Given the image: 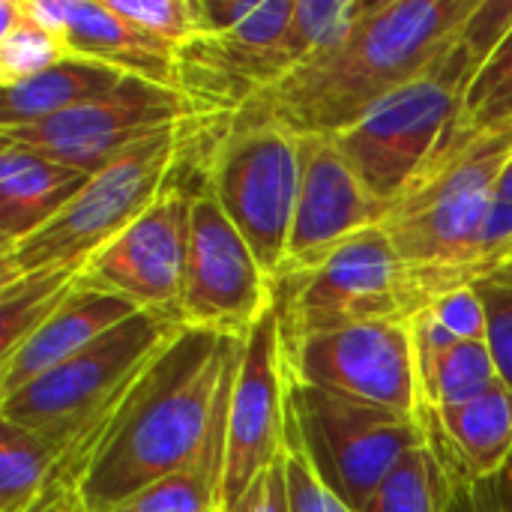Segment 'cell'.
Masks as SVG:
<instances>
[{
	"label": "cell",
	"mask_w": 512,
	"mask_h": 512,
	"mask_svg": "<svg viewBox=\"0 0 512 512\" xmlns=\"http://www.w3.org/2000/svg\"><path fill=\"white\" fill-rule=\"evenodd\" d=\"M69 57L66 42L27 12V0H0V90L36 78Z\"/></svg>",
	"instance_id": "cell-25"
},
{
	"label": "cell",
	"mask_w": 512,
	"mask_h": 512,
	"mask_svg": "<svg viewBox=\"0 0 512 512\" xmlns=\"http://www.w3.org/2000/svg\"><path fill=\"white\" fill-rule=\"evenodd\" d=\"M225 480V423L186 468L153 483L114 512H225L222 510Z\"/></svg>",
	"instance_id": "cell-24"
},
{
	"label": "cell",
	"mask_w": 512,
	"mask_h": 512,
	"mask_svg": "<svg viewBox=\"0 0 512 512\" xmlns=\"http://www.w3.org/2000/svg\"><path fill=\"white\" fill-rule=\"evenodd\" d=\"M510 156L512 126L486 135H450L378 222L399 258L417 270L432 303L492 273L480 234Z\"/></svg>",
	"instance_id": "cell-3"
},
{
	"label": "cell",
	"mask_w": 512,
	"mask_h": 512,
	"mask_svg": "<svg viewBox=\"0 0 512 512\" xmlns=\"http://www.w3.org/2000/svg\"><path fill=\"white\" fill-rule=\"evenodd\" d=\"M192 195L195 189L171 180L135 222L84 264L81 282L126 300L141 312L165 315L180 324Z\"/></svg>",
	"instance_id": "cell-14"
},
{
	"label": "cell",
	"mask_w": 512,
	"mask_h": 512,
	"mask_svg": "<svg viewBox=\"0 0 512 512\" xmlns=\"http://www.w3.org/2000/svg\"><path fill=\"white\" fill-rule=\"evenodd\" d=\"M285 357L294 381L381 405L420 426L432 414L414 321H375L318 333L285 345Z\"/></svg>",
	"instance_id": "cell-10"
},
{
	"label": "cell",
	"mask_w": 512,
	"mask_h": 512,
	"mask_svg": "<svg viewBox=\"0 0 512 512\" xmlns=\"http://www.w3.org/2000/svg\"><path fill=\"white\" fill-rule=\"evenodd\" d=\"M363 0H294V18L282 42L291 69L336 45L357 21Z\"/></svg>",
	"instance_id": "cell-28"
},
{
	"label": "cell",
	"mask_w": 512,
	"mask_h": 512,
	"mask_svg": "<svg viewBox=\"0 0 512 512\" xmlns=\"http://www.w3.org/2000/svg\"><path fill=\"white\" fill-rule=\"evenodd\" d=\"M432 414L477 477H498L507 471L512 456V390L507 384L498 381L480 399Z\"/></svg>",
	"instance_id": "cell-21"
},
{
	"label": "cell",
	"mask_w": 512,
	"mask_h": 512,
	"mask_svg": "<svg viewBox=\"0 0 512 512\" xmlns=\"http://www.w3.org/2000/svg\"><path fill=\"white\" fill-rule=\"evenodd\" d=\"M426 438L432 447L441 450L444 462H447V498H444V510L441 512H504L501 507V492H498V477H477L462 456L456 453V447L447 441V435L441 432L435 414H429L426 420Z\"/></svg>",
	"instance_id": "cell-30"
},
{
	"label": "cell",
	"mask_w": 512,
	"mask_h": 512,
	"mask_svg": "<svg viewBox=\"0 0 512 512\" xmlns=\"http://www.w3.org/2000/svg\"><path fill=\"white\" fill-rule=\"evenodd\" d=\"M27 12L57 33L72 57L177 90V48L126 21L108 0H27Z\"/></svg>",
	"instance_id": "cell-16"
},
{
	"label": "cell",
	"mask_w": 512,
	"mask_h": 512,
	"mask_svg": "<svg viewBox=\"0 0 512 512\" xmlns=\"http://www.w3.org/2000/svg\"><path fill=\"white\" fill-rule=\"evenodd\" d=\"M180 327L174 318L135 312L66 363L3 396L0 420L51 435L69 450L111 417L135 375Z\"/></svg>",
	"instance_id": "cell-6"
},
{
	"label": "cell",
	"mask_w": 512,
	"mask_h": 512,
	"mask_svg": "<svg viewBox=\"0 0 512 512\" xmlns=\"http://www.w3.org/2000/svg\"><path fill=\"white\" fill-rule=\"evenodd\" d=\"M126 21L150 33L153 39L183 48L201 36L195 0H108Z\"/></svg>",
	"instance_id": "cell-31"
},
{
	"label": "cell",
	"mask_w": 512,
	"mask_h": 512,
	"mask_svg": "<svg viewBox=\"0 0 512 512\" xmlns=\"http://www.w3.org/2000/svg\"><path fill=\"white\" fill-rule=\"evenodd\" d=\"M288 357L276 309L243 339L225 411V480L222 510L273 468L288 447Z\"/></svg>",
	"instance_id": "cell-13"
},
{
	"label": "cell",
	"mask_w": 512,
	"mask_h": 512,
	"mask_svg": "<svg viewBox=\"0 0 512 512\" xmlns=\"http://www.w3.org/2000/svg\"><path fill=\"white\" fill-rule=\"evenodd\" d=\"M189 120L192 111L180 90L141 78H126L117 90L51 120L0 129V138L84 174H96L150 135Z\"/></svg>",
	"instance_id": "cell-12"
},
{
	"label": "cell",
	"mask_w": 512,
	"mask_h": 512,
	"mask_svg": "<svg viewBox=\"0 0 512 512\" xmlns=\"http://www.w3.org/2000/svg\"><path fill=\"white\" fill-rule=\"evenodd\" d=\"M495 195L504 198V201H512V156L507 159V165H504V171H501V177L495 183Z\"/></svg>",
	"instance_id": "cell-38"
},
{
	"label": "cell",
	"mask_w": 512,
	"mask_h": 512,
	"mask_svg": "<svg viewBox=\"0 0 512 512\" xmlns=\"http://www.w3.org/2000/svg\"><path fill=\"white\" fill-rule=\"evenodd\" d=\"M228 512H291L288 480H285V456L273 468H267Z\"/></svg>",
	"instance_id": "cell-35"
},
{
	"label": "cell",
	"mask_w": 512,
	"mask_h": 512,
	"mask_svg": "<svg viewBox=\"0 0 512 512\" xmlns=\"http://www.w3.org/2000/svg\"><path fill=\"white\" fill-rule=\"evenodd\" d=\"M258 0H195L201 36H219L240 27L252 12Z\"/></svg>",
	"instance_id": "cell-36"
},
{
	"label": "cell",
	"mask_w": 512,
	"mask_h": 512,
	"mask_svg": "<svg viewBox=\"0 0 512 512\" xmlns=\"http://www.w3.org/2000/svg\"><path fill=\"white\" fill-rule=\"evenodd\" d=\"M192 138V135H189ZM207 141L204 189L219 201L234 228L246 237L261 267L276 276L288 261L300 138L279 126H231Z\"/></svg>",
	"instance_id": "cell-8"
},
{
	"label": "cell",
	"mask_w": 512,
	"mask_h": 512,
	"mask_svg": "<svg viewBox=\"0 0 512 512\" xmlns=\"http://www.w3.org/2000/svg\"><path fill=\"white\" fill-rule=\"evenodd\" d=\"M186 123L168 126L102 171L33 237L0 252V285L21 273L81 267L135 222L174 180L186 153Z\"/></svg>",
	"instance_id": "cell-5"
},
{
	"label": "cell",
	"mask_w": 512,
	"mask_h": 512,
	"mask_svg": "<svg viewBox=\"0 0 512 512\" xmlns=\"http://www.w3.org/2000/svg\"><path fill=\"white\" fill-rule=\"evenodd\" d=\"M486 309V345L501 384L512 390V261L474 282Z\"/></svg>",
	"instance_id": "cell-32"
},
{
	"label": "cell",
	"mask_w": 512,
	"mask_h": 512,
	"mask_svg": "<svg viewBox=\"0 0 512 512\" xmlns=\"http://www.w3.org/2000/svg\"><path fill=\"white\" fill-rule=\"evenodd\" d=\"M512 126V30L471 78L453 135H486Z\"/></svg>",
	"instance_id": "cell-27"
},
{
	"label": "cell",
	"mask_w": 512,
	"mask_h": 512,
	"mask_svg": "<svg viewBox=\"0 0 512 512\" xmlns=\"http://www.w3.org/2000/svg\"><path fill=\"white\" fill-rule=\"evenodd\" d=\"M447 462L438 447L411 450L372 492L360 512H441L447 498Z\"/></svg>",
	"instance_id": "cell-26"
},
{
	"label": "cell",
	"mask_w": 512,
	"mask_h": 512,
	"mask_svg": "<svg viewBox=\"0 0 512 512\" xmlns=\"http://www.w3.org/2000/svg\"><path fill=\"white\" fill-rule=\"evenodd\" d=\"M273 309V276L219 201L192 195V231L180 297V324L243 339Z\"/></svg>",
	"instance_id": "cell-11"
},
{
	"label": "cell",
	"mask_w": 512,
	"mask_h": 512,
	"mask_svg": "<svg viewBox=\"0 0 512 512\" xmlns=\"http://www.w3.org/2000/svg\"><path fill=\"white\" fill-rule=\"evenodd\" d=\"M512 30V0H477L474 12L462 24L459 36L450 45V57L468 75V81L480 72V66L498 51V45Z\"/></svg>",
	"instance_id": "cell-29"
},
{
	"label": "cell",
	"mask_w": 512,
	"mask_h": 512,
	"mask_svg": "<svg viewBox=\"0 0 512 512\" xmlns=\"http://www.w3.org/2000/svg\"><path fill=\"white\" fill-rule=\"evenodd\" d=\"M474 6L477 0H363L357 21L336 45L294 66L222 129L267 123L297 138H336L429 75Z\"/></svg>",
	"instance_id": "cell-1"
},
{
	"label": "cell",
	"mask_w": 512,
	"mask_h": 512,
	"mask_svg": "<svg viewBox=\"0 0 512 512\" xmlns=\"http://www.w3.org/2000/svg\"><path fill=\"white\" fill-rule=\"evenodd\" d=\"M384 207L363 186L333 138H300V183L285 270L324 261L351 237L375 228ZM276 273V276H279Z\"/></svg>",
	"instance_id": "cell-15"
},
{
	"label": "cell",
	"mask_w": 512,
	"mask_h": 512,
	"mask_svg": "<svg viewBox=\"0 0 512 512\" xmlns=\"http://www.w3.org/2000/svg\"><path fill=\"white\" fill-rule=\"evenodd\" d=\"M87 180L78 168L0 138V252L42 231Z\"/></svg>",
	"instance_id": "cell-18"
},
{
	"label": "cell",
	"mask_w": 512,
	"mask_h": 512,
	"mask_svg": "<svg viewBox=\"0 0 512 512\" xmlns=\"http://www.w3.org/2000/svg\"><path fill=\"white\" fill-rule=\"evenodd\" d=\"M498 492H501V507H504V512H512V477H507V474L498 477Z\"/></svg>",
	"instance_id": "cell-39"
},
{
	"label": "cell",
	"mask_w": 512,
	"mask_h": 512,
	"mask_svg": "<svg viewBox=\"0 0 512 512\" xmlns=\"http://www.w3.org/2000/svg\"><path fill=\"white\" fill-rule=\"evenodd\" d=\"M240 339L180 327L135 375L93 438L81 495L90 512L126 501L186 468L225 423Z\"/></svg>",
	"instance_id": "cell-2"
},
{
	"label": "cell",
	"mask_w": 512,
	"mask_h": 512,
	"mask_svg": "<svg viewBox=\"0 0 512 512\" xmlns=\"http://www.w3.org/2000/svg\"><path fill=\"white\" fill-rule=\"evenodd\" d=\"M432 306L420 276L375 225L324 261L273 276V309L285 345L375 321H414Z\"/></svg>",
	"instance_id": "cell-4"
},
{
	"label": "cell",
	"mask_w": 512,
	"mask_h": 512,
	"mask_svg": "<svg viewBox=\"0 0 512 512\" xmlns=\"http://www.w3.org/2000/svg\"><path fill=\"white\" fill-rule=\"evenodd\" d=\"M426 315L447 336H453L459 342H480V339H486V309H483V300H480L474 285H465V288L441 294L426 309Z\"/></svg>",
	"instance_id": "cell-34"
},
{
	"label": "cell",
	"mask_w": 512,
	"mask_h": 512,
	"mask_svg": "<svg viewBox=\"0 0 512 512\" xmlns=\"http://www.w3.org/2000/svg\"><path fill=\"white\" fill-rule=\"evenodd\" d=\"M465 90L468 78L447 48L429 75L411 81L333 138L384 213L453 135Z\"/></svg>",
	"instance_id": "cell-9"
},
{
	"label": "cell",
	"mask_w": 512,
	"mask_h": 512,
	"mask_svg": "<svg viewBox=\"0 0 512 512\" xmlns=\"http://www.w3.org/2000/svg\"><path fill=\"white\" fill-rule=\"evenodd\" d=\"M81 285V267L21 273L0 285V360L24 345Z\"/></svg>",
	"instance_id": "cell-22"
},
{
	"label": "cell",
	"mask_w": 512,
	"mask_h": 512,
	"mask_svg": "<svg viewBox=\"0 0 512 512\" xmlns=\"http://www.w3.org/2000/svg\"><path fill=\"white\" fill-rule=\"evenodd\" d=\"M27 512H90L78 483H48L42 498Z\"/></svg>",
	"instance_id": "cell-37"
},
{
	"label": "cell",
	"mask_w": 512,
	"mask_h": 512,
	"mask_svg": "<svg viewBox=\"0 0 512 512\" xmlns=\"http://www.w3.org/2000/svg\"><path fill=\"white\" fill-rule=\"evenodd\" d=\"M66 447L36 429L0 420V512H27L51 483Z\"/></svg>",
	"instance_id": "cell-23"
},
{
	"label": "cell",
	"mask_w": 512,
	"mask_h": 512,
	"mask_svg": "<svg viewBox=\"0 0 512 512\" xmlns=\"http://www.w3.org/2000/svg\"><path fill=\"white\" fill-rule=\"evenodd\" d=\"M135 312L141 309L81 282L72 297L24 345H18L9 357L0 360V399L18 393L39 375L66 363Z\"/></svg>",
	"instance_id": "cell-17"
},
{
	"label": "cell",
	"mask_w": 512,
	"mask_h": 512,
	"mask_svg": "<svg viewBox=\"0 0 512 512\" xmlns=\"http://www.w3.org/2000/svg\"><path fill=\"white\" fill-rule=\"evenodd\" d=\"M126 78L129 75H120L117 69H108L102 63L69 57L51 66L48 72L3 90L0 129H18L51 120L63 111H72L84 102H93L117 90Z\"/></svg>",
	"instance_id": "cell-20"
},
{
	"label": "cell",
	"mask_w": 512,
	"mask_h": 512,
	"mask_svg": "<svg viewBox=\"0 0 512 512\" xmlns=\"http://www.w3.org/2000/svg\"><path fill=\"white\" fill-rule=\"evenodd\" d=\"M285 480H288L291 512H357L330 486H324V480L312 471V465L291 441L285 447Z\"/></svg>",
	"instance_id": "cell-33"
},
{
	"label": "cell",
	"mask_w": 512,
	"mask_h": 512,
	"mask_svg": "<svg viewBox=\"0 0 512 512\" xmlns=\"http://www.w3.org/2000/svg\"><path fill=\"white\" fill-rule=\"evenodd\" d=\"M288 441L324 486L360 512L384 477L426 444V426L381 405L291 378Z\"/></svg>",
	"instance_id": "cell-7"
},
{
	"label": "cell",
	"mask_w": 512,
	"mask_h": 512,
	"mask_svg": "<svg viewBox=\"0 0 512 512\" xmlns=\"http://www.w3.org/2000/svg\"><path fill=\"white\" fill-rule=\"evenodd\" d=\"M507 477H512V456H510V462H507V471H504Z\"/></svg>",
	"instance_id": "cell-40"
},
{
	"label": "cell",
	"mask_w": 512,
	"mask_h": 512,
	"mask_svg": "<svg viewBox=\"0 0 512 512\" xmlns=\"http://www.w3.org/2000/svg\"><path fill=\"white\" fill-rule=\"evenodd\" d=\"M414 336L432 411L468 405L501 381L486 339L459 342L447 336L426 312L414 318Z\"/></svg>",
	"instance_id": "cell-19"
}]
</instances>
